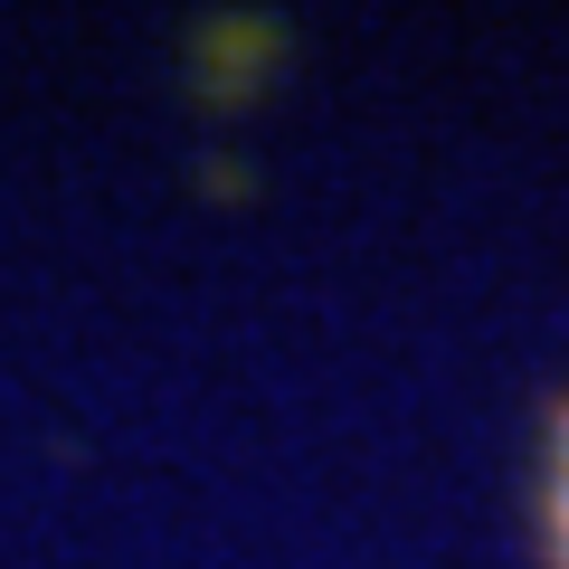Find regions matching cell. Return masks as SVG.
Masks as SVG:
<instances>
[{
  "label": "cell",
  "mask_w": 569,
  "mask_h": 569,
  "mask_svg": "<svg viewBox=\"0 0 569 569\" xmlns=\"http://www.w3.org/2000/svg\"><path fill=\"white\" fill-rule=\"evenodd\" d=\"M560 541H569V466H560Z\"/></svg>",
  "instance_id": "1"
}]
</instances>
